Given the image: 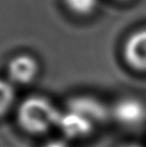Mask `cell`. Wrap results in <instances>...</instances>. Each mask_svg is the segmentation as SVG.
Here are the masks:
<instances>
[{"mask_svg":"<svg viewBox=\"0 0 146 147\" xmlns=\"http://www.w3.org/2000/svg\"><path fill=\"white\" fill-rule=\"evenodd\" d=\"M61 112L49 100L43 97H30L20 105L17 117L22 128L27 132L44 133L51 127L57 126Z\"/></svg>","mask_w":146,"mask_h":147,"instance_id":"cell-1","label":"cell"},{"mask_svg":"<svg viewBox=\"0 0 146 147\" xmlns=\"http://www.w3.org/2000/svg\"><path fill=\"white\" fill-rule=\"evenodd\" d=\"M111 112L112 117L124 127L134 128L146 121L145 103L133 97L119 99Z\"/></svg>","mask_w":146,"mask_h":147,"instance_id":"cell-2","label":"cell"},{"mask_svg":"<svg viewBox=\"0 0 146 147\" xmlns=\"http://www.w3.org/2000/svg\"><path fill=\"white\" fill-rule=\"evenodd\" d=\"M122 56L131 69L146 72V28L130 34L122 45Z\"/></svg>","mask_w":146,"mask_h":147,"instance_id":"cell-3","label":"cell"},{"mask_svg":"<svg viewBox=\"0 0 146 147\" xmlns=\"http://www.w3.org/2000/svg\"><path fill=\"white\" fill-rule=\"evenodd\" d=\"M68 110L81 114L95 125L104 123L112 117L111 109L102 101L89 96H80L70 100Z\"/></svg>","mask_w":146,"mask_h":147,"instance_id":"cell-4","label":"cell"},{"mask_svg":"<svg viewBox=\"0 0 146 147\" xmlns=\"http://www.w3.org/2000/svg\"><path fill=\"white\" fill-rule=\"evenodd\" d=\"M57 126L67 138L78 140L91 134L96 125L76 112L67 110L61 113Z\"/></svg>","mask_w":146,"mask_h":147,"instance_id":"cell-5","label":"cell"},{"mask_svg":"<svg viewBox=\"0 0 146 147\" xmlns=\"http://www.w3.org/2000/svg\"><path fill=\"white\" fill-rule=\"evenodd\" d=\"M9 74L14 82L26 84L31 82L38 72V63L28 55H20L9 63Z\"/></svg>","mask_w":146,"mask_h":147,"instance_id":"cell-6","label":"cell"},{"mask_svg":"<svg viewBox=\"0 0 146 147\" xmlns=\"http://www.w3.org/2000/svg\"><path fill=\"white\" fill-rule=\"evenodd\" d=\"M67 8L77 15H88L96 10L98 0H65Z\"/></svg>","mask_w":146,"mask_h":147,"instance_id":"cell-7","label":"cell"},{"mask_svg":"<svg viewBox=\"0 0 146 147\" xmlns=\"http://www.w3.org/2000/svg\"><path fill=\"white\" fill-rule=\"evenodd\" d=\"M14 101V88L7 81L0 80V116L10 109Z\"/></svg>","mask_w":146,"mask_h":147,"instance_id":"cell-8","label":"cell"},{"mask_svg":"<svg viewBox=\"0 0 146 147\" xmlns=\"http://www.w3.org/2000/svg\"><path fill=\"white\" fill-rule=\"evenodd\" d=\"M42 147H70V146L66 143L65 141H61V140H53V141H49L47 143H45Z\"/></svg>","mask_w":146,"mask_h":147,"instance_id":"cell-9","label":"cell"},{"mask_svg":"<svg viewBox=\"0 0 146 147\" xmlns=\"http://www.w3.org/2000/svg\"><path fill=\"white\" fill-rule=\"evenodd\" d=\"M120 147H143L141 146L140 144H133V143H130V144H125V145H122Z\"/></svg>","mask_w":146,"mask_h":147,"instance_id":"cell-10","label":"cell"},{"mask_svg":"<svg viewBox=\"0 0 146 147\" xmlns=\"http://www.w3.org/2000/svg\"><path fill=\"white\" fill-rule=\"evenodd\" d=\"M122 1H125V0H122Z\"/></svg>","mask_w":146,"mask_h":147,"instance_id":"cell-11","label":"cell"}]
</instances>
